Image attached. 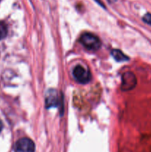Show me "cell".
Listing matches in <instances>:
<instances>
[{
	"label": "cell",
	"mask_w": 151,
	"mask_h": 152,
	"mask_svg": "<svg viewBox=\"0 0 151 152\" xmlns=\"http://www.w3.org/2000/svg\"><path fill=\"white\" fill-rule=\"evenodd\" d=\"M81 42L87 50L95 51L100 48L101 40L98 37L92 34H84L81 37Z\"/></svg>",
	"instance_id": "1"
},
{
	"label": "cell",
	"mask_w": 151,
	"mask_h": 152,
	"mask_svg": "<svg viewBox=\"0 0 151 152\" xmlns=\"http://www.w3.org/2000/svg\"><path fill=\"white\" fill-rule=\"evenodd\" d=\"M73 76L78 83H81V84L88 83L92 78L90 71L80 65H76L74 68L73 71Z\"/></svg>",
	"instance_id": "2"
},
{
	"label": "cell",
	"mask_w": 151,
	"mask_h": 152,
	"mask_svg": "<svg viewBox=\"0 0 151 152\" xmlns=\"http://www.w3.org/2000/svg\"><path fill=\"white\" fill-rule=\"evenodd\" d=\"M15 152H35V144L29 138H22L16 142Z\"/></svg>",
	"instance_id": "3"
},
{
	"label": "cell",
	"mask_w": 151,
	"mask_h": 152,
	"mask_svg": "<svg viewBox=\"0 0 151 152\" xmlns=\"http://www.w3.org/2000/svg\"><path fill=\"white\" fill-rule=\"evenodd\" d=\"M136 77L132 72L127 71L124 73L121 77V90L127 91L134 88L136 86Z\"/></svg>",
	"instance_id": "4"
},
{
	"label": "cell",
	"mask_w": 151,
	"mask_h": 152,
	"mask_svg": "<svg viewBox=\"0 0 151 152\" xmlns=\"http://www.w3.org/2000/svg\"><path fill=\"white\" fill-rule=\"evenodd\" d=\"M60 98L57 91L55 89H50L47 91L45 96V105L47 108H53L59 106Z\"/></svg>",
	"instance_id": "5"
},
{
	"label": "cell",
	"mask_w": 151,
	"mask_h": 152,
	"mask_svg": "<svg viewBox=\"0 0 151 152\" xmlns=\"http://www.w3.org/2000/svg\"><path fill=\"white\" fill-rule=\"evenodd\" d=\"M111 55L117 62H124L129 59L128 56H126L121 50H118V49H113L111 51Z\"/></svg>",
	"instance_id": "6"
},
{
	"label": "cell",
	"mask_w": 151,
	"mask_h": 152,
	"mask_svg": "<svg viewBox=\"0 0 151 152\" xmlns=\"http://www.w3.org/2000/svg\"><path fill=\"white\" fill-rule=\"evenodd\" d=\"M7 34V25L3 22H0V40L3 39Z\"/></svg>",
	"instance_id": "7"
},
{
	"label": "cell",
	"mask_w": 151,
	"mask_h": 152,
	"mask_svg": "<svg viewBox=\"0 0 151 152\" xmlns=\"http://www.w3.org/2000/svg\"><path fill=\"white\" fill-rule=\"evenodd\" d=\"M143 20L146 23L149 24L151 25V14L150 13H147L146 15H144V16L143 17Z\"/></svg>",
	"instance_id": "8"
},
{
	"label": "cell",
	"mask_w": 151,
	"mask_h": 152,
	"mask_svg": "<svg viewBox=\"0 0 151 152\" xmlns=\"http://www.w3.org/2000/svg\"><path fill=\"white\" fill-rule=\"evenodd\" d=\"M107 1L110 3H113L115 2V1H116V0H107Z\"/></svg>",
	"instance_id": "9"
},
{
	"label": "cell",
	"mask_w": 151,
	"mask_h": 152,
	"mask_svg": "<svg viewBox=\"0 0 151 152\" xmlns=\"http://www.w3.org/2000/svg\"><path fill=\"white\" fill-rule=\"evenodd\" d=\"M1 123H0V131H1Z\"/></svg>",
	"instance_id": "10"
},
{
	"label": "cell",
	"mask_w": 151,
	"mask_h": 152,
	"mask_svg": "<svg viewBox=\"0 0 151 152\" xmlns=\"http://www.w3.org/2000/svg\"><path fill=\"white\" fill-rule=\"evenodd\" d=\"M0 1H1V0H0Z\"/></svg>",
	"instance_id": "11"
}]
</instances>
